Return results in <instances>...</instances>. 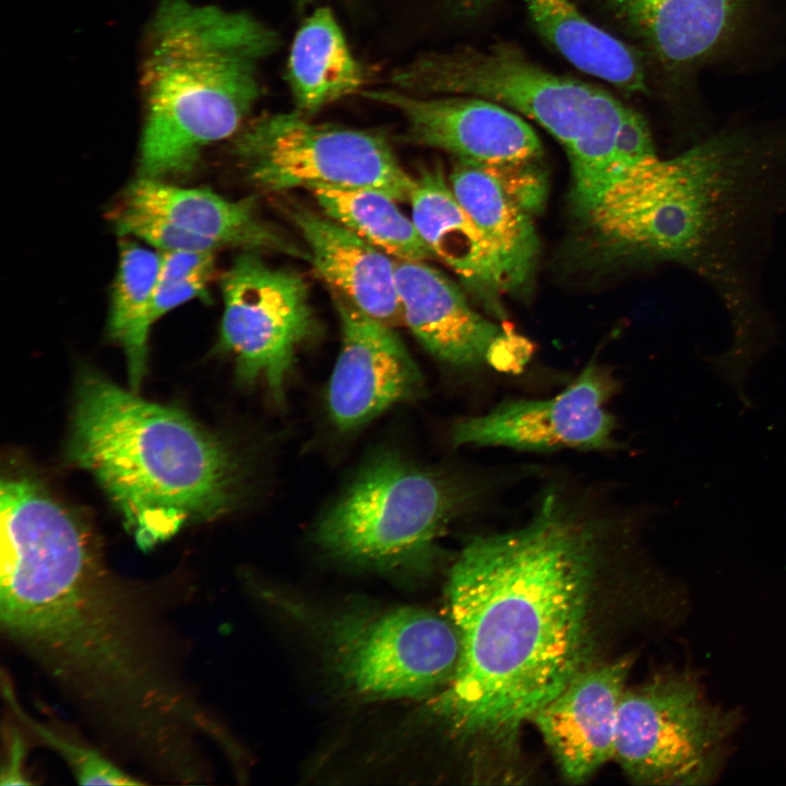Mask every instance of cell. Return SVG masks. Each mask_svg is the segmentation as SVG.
<instances>
[{"label":"cell","instance_id":"obj_1","mask_svg":"<svg viewBox=\"0 0 786 786\" xmlns=\"http://www.w3.org/2000/svg\"><path fill=\"white\" fill-rule=\"evenodd\" d=\"M0 622L8 640L156 764L211 730L159 631L80 521L24 476L1 480Z\"/></svg>","mask_w":786,"mask_h":786},{"label":"cell","instance_id":"obj_2","mask_svg":"<svg viewBox=\"0 0 786 786\" xmlns=\"http://www.w3.org/2000/svg\"><path fill=\"white\" fill-rule=\"evenodd\" d=\"M597 541L549 492L523 526L461 550L445 584L458 660L433 704L455 734L512 741L587 666Z\"/></svg>","mask_w":786,"mask_h":786},{"label":"cell","instance_id":"obj_3","mask_svg":"<svg viewBox=\"0 0 786 786\" xmlns=\"http://www.w3.org/2000/svg\"><path fill=\"white\" fill-rule=\"evenodd\" d=\"M786 212V142L724 133L638 166L592 213L610 254L679 263L717 293L747 346L766 322L760 271Z\"/></svg>","mask_w":786,"mask_h":786},{"label":"cell","instance_id":"obj_4","mask_svg":"<svg viewBox=\"0 0 786 786\" xmlns=\"http://www.w3.org/2000/svg\"><path fill=\"white\" fill-rule=\"evenodd\" d=\"M69 454L95 477L142 550L224 514L236 498L238 466L219 439L94 371L79 380Z\"/></svg>","mask_w":786,"mask_h":786},{"label":"cell","instance_id":"obj_5","mask_svg":"<svg viewBox=\"0 0 786 786\" xmlns=\"http://www.w3.org/2000/svg\"><path fill=\"white\" fill-rule=\"evenodd\" d=\"M144 35L139 176L165 180L243 127L279 39L248 12L191 0H160Z\"/></svg>","mask_w":786,"mask_h":786},{"label":"cell","instance_id":"obj_6","mask_svg":"<svg viewBox=\"0 0 786 786\" xmlns=\"http://www.w3.org/2000/svg\"><path fill=\"white\" fill-rule=\"evenodd\" d=\"M391 82L418 96L486 98L540 124L569 157L572 204L580 217L609 183L629 107L602 88L543 69L513 46L427 52L395 70Z\"/></svg>","mask_w":786,"mask_h":786},{"label":"cell","instance_id":"obj_7","mask_svg":"<svg viewBox=\"0 0 786 786\" xmlns=\"http://www.w3.org/2000/svg\"><path fill=\"white\" fill-rule=\"evenodd\" d=\"M462 496L439 473L384 451L362 466L315 528L329 556L382 572L427 570Z\"/></svg>","mask_w":786,"mask_h":786},{"label":"cell","instance_id":"obj_8","mask_svg":"<svg viewBox=\"0 0 786 786\" xmlns=\"http://www.w3.org/2000/svg\"><path fill=\"white\" fill-rule=\"evenodd\" d=\"M740 714L713 703L692 670L624 690L614 759L646 785H706L720 775Z\"/></svg>","mask_w":786,"mask_h":786},{"label":"cell","instance_id":"obj_9","mask_svg":"<svg viewBox=\"0 0 786 786\" xmlns=\"http://www.w3.org/2000/svg\"><path fill=\"white\" fill-rule=\"evenodd\" d=\"M230 152L248 181L264 192L373 188L408 201L414 187L384 135L315 123L296 110L245 124L231 138Z\"/></svg>","mask_w":786,"mask_h":786},{"label":"cell","instance_id":"obj_10","mask_svg":"<svg viewBox=\"0 0 786 786\" xmlns=\"http://www.w3.org/2000/svg\"><path fill=\"white\" fill-rule=\"evenodd\" d=\"M317 628L333 675L364 699L431 695L449 683L458 660L451 620L419 608L347 610Z\"/></svg>","mask_w":786,"mask_h":786},{"label":"cell","instance_id":"obj_11","mask_svg":"<svg viewBox=\"0 0 786 786\" xmlns=\"http://www.w3.org/2000/svg\"><path fill=\"white\" fill-rule=\"evenodd\" d=\"M219 348L235 358L243 384H266L282 401L297 352L320 333L310 288L298 272L267 264L260 252L238 254L221 281Z\"/></svg>","mask_w":786,"mask_h":786},{"label":"cell","instance_id":"obj_12","mask_svg":"<svg viewBox=\"0 0 786 786\" xmlns=\"http://www.w3.org/2000/svg\"><path fill=\"white\" fill-rule=\"evenodd\" d=\"M612 392L611 376L592 362L551 398L507 401L487 414L457 421L452 441L524 451L611 449L616 426L605 405Z\"/></svg>","mask_w":786,"mask_h":786},{"label":"cell","instance_id":"obj_13","mask_svg":"<svg viewBox=\"0 0 786 786\" xmlns=\"http://www.w3.org/2000/svg\"><path fill=\"white\" fill-rule=\"evenodd\" d=\"M342 344L327 386V408L341 430L358 428L421 395L422 373L393 331L337 294Z\"/></svg>","mask_w":786,"mask_h":786},{"label":"cell","instance_id":"obj_14","mask_svg":"<svg viewBox=\"0 0 786 786\" xmlns=\"http://www.w3.org/2000/svg\"><path fill=\"white\" fill-rule=\"evenodd\" d=\"M396 109L406 122V140L483 165L537 159L543 146L534 129L515 111L471 95L418 96L398 88L362 93Z\"/></svg>","mask_w":786,"mask_h":786},{"label":"cell","instance_id":"obj_15","mask_svg":"<svg viewBox=\"0 0 786 786\" xmlns=\"http://www.w3.org/2000/svg\"><path fill=\"white\" fill-rule=\"evenodd\" d=\"M628 672L626 659L587 665L532 717L568 781L584 782L614 759Z\"/></svg>","mask_w":786,"mask_h":786},{"label":"cell","instance_id":"obj_16","mask_svg":"<svg viewBox=\"0 0 786 786\" xmlns=\"http://www.w3.org/2000/svg\"><path fill=\"white\" fill-rule=\"evenodd\" d=\"M283 210L297 227L310 263L332 294L385 325L404 323L394 258L324 213L295 202L286 203Z\"/></svg>","mask_w":786,"mask_h":786},{"label":"cell","instance_id":"obj_17","mask_svg":"<svg viewBox=\"0 0 786 786\" xmlns=\"http://www.w3.org/2000/svg\"><path fill=\"white\" fill-rule=\"evenodd\" d=\"M122 205L165 218L218 248L281 253L310 263L307 248L261 217L254 198L234 201L207 189L139 176L128 187Z\"/></svg>","mask_w":786,"mask_h":786},{"label":"cell","instance_id":"obj_18","mask_svg":"<svg viewBox=\"0 0 786 786\" xmlns=\"http://www.w3.org/2000/svg\"><path fill=\"white\" fill-rule=\"evenodd\" d=\"M426 262L396 260L404 323L442 362L460 368L485 362L507 327L479 314L454 282Z\"/></svg>","mask_w":786,"mask_h":786},{"label":"cell","instance_id":"obj_19","mask_svg":"<svg viewBox=\"0 0 786 786\" xmlns=\"http://www.w3.org/2000/svg\"><path fill=\"white\" fill-rule=\"evenodd\" d=\"M408 201L412 219L434 258L456 274L490 314L504 319L503 293L492 251L454 195L440 164L419 170Z\"/></svg>","mask_w":786,"mask_h":786},{"label":"cell","instance_id":"obj_20","mask_svg":"<svg viewBox=\"0 0 786 786\" xmlns=\"http://www.w3.org/2000/svg\"><path fill=\"white\" fill-rule=\"evenodd\" d=\"M449 183L492 251L502 293L524 294L532 284L539 247L533 215L481 164L455 158Z\"/></svg>","mask_w":786,"mask_h":786},{"label":"cell","instance_id":"obj_21","mask_svg":"<svg viewBox=\"0 0 786 786\" xmlns=\"http://www.w3.org/2000/svg\"><path fill=\"white\" fill-rule=\"evenodd\" d=\"M665 63L682 67L712 53L731 33L743 0H606Z\"/></svg>","mask_w":786,"mask_h":786},{"label":"cell","instance_id":"obj_22","mask_svg":"<svg viewBox=\"0 0 786 786\" xmlns=\"http://www.w3.org/2000/svg\"><path fill=\"white\" fill-rule=\"evenodd\" d=\"M286 79L294 110L307 117L357 93L364 85V70L329 7L317 8L298 28Z\"/></svg>","mask_w":786,"mask_h":786},{"label":"cell","instance_id":"obj_23","mask_svg":"<svg viewBox=\"0 0 786 786\" xmlns=\"http://www.w3.org/2000/svg\"><path fill=\"white\" fill-rule=\"evenodd\" d=\"M539 35L579 70L630 94L646 91L638 55L590 21L573 0H524Z\"/></svg>","mask_w":786,"mask_h":786},{"label":"cell","instance_id":"obj_24","mask_svg":"<svg viewBox=\"0 0 786 786\" xmlns=\"http://www.w3.org/2000/svg\"><path fill=\"white\" fill-rule=\"evenodd\" d=\"M160 252L133 240L120 242L107 331L124 352L129 380L139 389L146 370L151 311L157 285Z\"/></svg>","mask_w":786,"mask_h":786},{"label":"cell","instance_id":"obj_25","mask_svg":"<svg viewBox=\"0 0 786 786\" xmlns=\"http://www.w3.org/2000/svg\"><path fill=\"white\" fill-rule=\"evenodd\" d=\"M326 216L345 226L395 260L436 259L413 219L393 196L373 188L319 186L308 190Z\"/></svg>","mask_w":786,"mask_h":786},{"label":"cell","instance_id":"obj_26","mask_svg":"<svg viewBox=\"0 0 786 786\" xmlns=\"http://www.w3.org/2000/svg\"><path fill=\"white\" fill-rule=\"evenodd\" d=\"M3 694L14 715L43 742L56 750L67 762L81 785H139L141 781L126 773L98 751L74 742L25 714L9 683L3 682Z\"/></svg>","mask_w":786,"mask_h":786},{"label":"cell","instance_id":"obj_27","mask_svg":"<svg viewBox=\"0 0 786 786\" xmlns=\"http://www.w3.org/2000/svg\"><path fill=\"white\" fill-rule=\"evenodd\" d=\"M115 228L120 236H132L159 252L215 251L217 245L187 231L165 218L122 205L115 215Z\"/></svg>","mask_w":786,"mask_h":786},{"label":"cell","instance_id":"obj_28","mask_svg":"<svg viewBox=\"0 0 786 786\" xmlns=\"http://www.w3.org/2000/svg\"><path fill=\"white\" fill-rule=\"evenodd\" d=\"M539 159L484 165L507 193L531 215L541 209L547 192V180L538 164Z\"/></svg>","mask_w":786,"mask_h":786},{"label":"cell","instance_id":"obj_29","mask_svg":"<svg viewBox=\"0 0 786 786\" xmlns=\"http://www.w3.org/2000/svg\"><path fill=\"white\" fill-rule=\"evenodd\" d=\"M657 157L646 121L640 114L629 108L617 134L609 183Z\"/></svg>","mask_w":786,"mask_h":786},{"label":"cell","instance_id":"obj_30","mask_svg":"<svg viewBox=\"0 0 786 786\" xmlns=\"http://www.w3.org/2000/svg\"><path fill=\"white\" fill-rule=\"evenodd\" d=\"M215 251L160 252L158 284L186 281L195 277L211 279L215 270Z\"/></svg>","mask_w":786,"mask_h":786},{"label":"cell","instance_id":"obj_31","mask_svg":"<svg viewBox=\"0 0 786 786\" xmlns=\"http://www.w3.org/2000/svg\"><path fill=\"white\" fill-rule=\"evenodd\" d=\"M534 352L531 341L507 327L489 346L486 362L499 372L521 373Z\"/></svg>","mask_w":786,"mask_h":786},{"label":"cell","instance_id":"obj_32","mask_svg":"<svg viewBox=\"0 0 786 786\" xmlns=\"http://www.w3.org/2000/svg\"><path fill=\"white\" fill-rule=\"evenodd\" d=\"M210 281L204 277H195L171 283H157L151 311L153 324L170 310L191 299L207 298Z\"/></svg>","mask_w":786,"mask_h":786},{"label":"cell","instance_id":"obj_33","mask_svg":"<svg viewBox=\"0 0 786 786\" xmlns=\"http://www.w3.org/2000/svg\"><path fill=\"white\" fill-rule=\"evenodd\" d=\"M25 747L19 735L13 733L9 740L7 764L2 769L1 782L2 786L8 785H28L32 784L27 779L24 770Z\"/></svg>","mask_w":786,"mask_h":786},{"label":"cell","instance_id":"obj_34","mask_svg":"<svg viewBox=\"0 0 786 786\" xmlns=\"http://www.w3.org/2000/svg\"><path fill=\"white\" fill-rule=\"evenodd\" d=\"M493 0H454L457 9L465 14H476L488 7Z\"/></svg>","mask_w":786,"mask_h":786},{"label":"cell","instance_id":"obj_35","mask_svg":"<svg viewBox=\"0 0 786 786\" xmlns=\"http://www.w3.org/2000/svg\"><path fill=\"white\" fill-rule=\"evenodd\" d=\"M297 1L300 2V3H303V4H308V3L313 2V1H315V0H297Z\"/></svg>","mask_w":786,"mask_h":786}]
</instances>
